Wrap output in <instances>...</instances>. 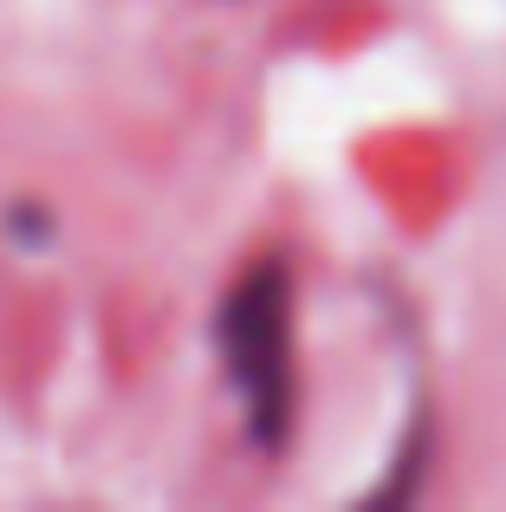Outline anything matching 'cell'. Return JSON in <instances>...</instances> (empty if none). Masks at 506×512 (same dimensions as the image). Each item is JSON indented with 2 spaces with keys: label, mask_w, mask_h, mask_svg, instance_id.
<instances>
[{
  "label": "cell",
  "mask_w": 506,
  "mask_h": 512,
  "mask_svg": "<svg viewBox=\"0 0 506 512\" xmlns=\"http://www.w3.org/2000/svg\"><path fill=\"white\" fill-rule=\"evenodd\" d=\"M221 363L247 402L253 435L273 448L292 415V279L279 260L253 266L221 305Z\"/></svg>",
  "instance_id": "cell-1"
}]
</instances>
